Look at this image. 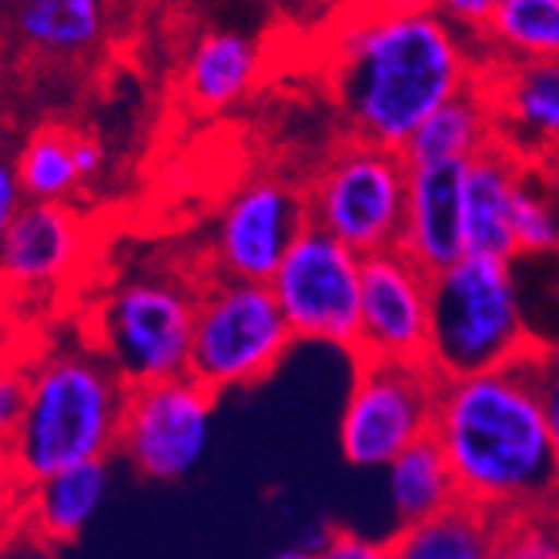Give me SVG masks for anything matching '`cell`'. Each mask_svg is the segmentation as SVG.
I'll list each match as a JSON object with an SVG mask.
<instances>
[{
    "mask_svg": "<svg viewBox=\"0 0 559 559\" xmlns=\"http://www.w3.org/2000/svg\"><path fill=\"white\" fill-rule=\"evenodd\" d=\"M479 44L442 14L342 11L329 44V84L348 138L402 151L452 97L479 81Z\"/></svg>",
    "mask_w": 559,
    "mask_h": 559,
    "instance_id": "1",
    "label": "cell"
},
{
    "mask_svg": "<svg viewBox=\"0 0 559 559\" xmlns=\"http://www.w3.org/2000/svg\"><path fill=\"white\" fill-rule=\"evenodd\" d=\"M432 436L466 502L496 516L552 513L559 455L546 426L533 355L502 369L442 379Z\"/></svg>",
    "mask_w": 559,
    "mask_h": 559,
    "instance_id": "2",
    "label": "cell"
},
{
    "mask_svg": "<svg viewBox=\"0 0 559 559\" xmlns=\"http://www.w3.org/2000/svg\"><path fill=\"white\" fill-rule=\"evenodd\" d=\"M131 385L91 342L58 345L31 362L27 413L11 439L24 486L71 466L111 460Z\"/></svg>",
    "mask_w": 559,
    "mask_h": 559,
    "instance_id": "3",
    "label": "cell"
},
{
    "mask_svg": "<svg viewBox=\"0 0 559 559\" xmlns=\"http://www.w3.org/2000/svg\"><path fill=\"white\" fill-rule=\"evenodd\" d=\"M536 348L516 262L466 255L432 275L429 366L442 379L513 366Z\"/></svg>",
    "mask_w": 559,
    "mask_h": 559,
    "instance_id": "4",
    "label": "cell"
},
{
    "mask_svg": "<svg viewBox=\"0 0 559 559\" xmlns=\"http://www.w3.org/2000/svg\"><path fill=\"white\" fill-rule=\"evenodd\" d=\"M198 292L175 272L128 275L97 301L91 345L128 385L188 376Z\"/></svg>",
    "mask_w": 559,
    "mask_h": 559,
    "instance_id": "5",
    "label": "cell"
},
{
    "mask_svg": "<svg viewBox=\"0 0 559 559\" xmlns=\"http://www.w3.org/2000/svg\"><path fill=\"white\" fill-rule=\"evenodd\" d=\"M298 338L269 285L209 278L198 292L191 369L215 395L265 382Z\"/></svg>",
    "mask_w": 559,
    "mask_h": 559,
    "instance_id": "6",
    "label": "cell"
},
{
    "mask_svg": "<svg viewBox=\"0 0 559 559\" xmlns=\"http://www.w3.org/2000/svg\"><path fill=\"white\" fill-rule=\"evenodd\" d=\"M409 194L402 151L345 138L305 185L309 222L362 259L399 248Z\"/></svg>",
    "mask_w": 559,
    "mask_h": 559,
    "instance_id": "7",
    "label": "cell"
},
{
    "mask_svg": "<svg viewBox=\"0 0 559 559\" xmlns=\"http://www.w3.org/2000/svg\"><path fill=\"white\" fill-rule=\"evenodd\" d=\"M442 376L429 362L359 359L342 405L338 449L359 469H385L436 429Z\"/></svg>",
    "mask_w": 559,
    "mask_h": 559,
    "instance_id": "8",
    "label": "cell"
},
{
    "mask_svg": "<svg viewBox=\"0 0 559 559\" xmlns=\"http://www.w3.org/2000/svg\"><path fill=\"white\" fill-rule=\"evenodd\" d=\"M362 265L359 251L316 225L298 235L269 282L298 342L355 355L362 329Z\"/></svg>",
    "mask_w": 559,
    "mask_h": 559,
    "instance_id": "9",
    "label": "cell"
},
{
    "mask_svg": "<svg viewBox=\"0 0 559 559\" xmlns=\"http://www.w3.org/2000/svg\"><path fill=\"white\" fill-rule=\"evenodd\" d=\"M218 395L194 376L131 385L118 455L147 483L188 479L215 436Z\"/></svg>",
    "mask_w": 559,
    "mask_h": 559,
    "instance_id": "10",
    "label": "cell"
},
{
    "mask_svg": "<svg viewBox=\"0 0 559 559\" xmlns=\"http://www.w3.org/2000/svg\"><path fill=\"white\" fill-rule=\"evenodd\" d=\"M305 188L278 175H255L231 191L215 225L212 269L218 278L269 285L309 228Z\"/></svg>",
    "mask_w": 559,
    "mask_h": 559,
    "instance_id": "11",
    "label": "cell"
},
{
    "mask_svg": "<svg viewBox=\"0 0 559 559\" xmlns=\"http://www.w3.org/2000/svg\"><path fill=\"white\" fill-rule=\"evenodd\" d=\"M432 275L405 251H379L362 265V329L352 359L429 362Z\"/></svg>",
    "mask_w": 559,
    "mask_h": 559,
    "instance_id": "12",
    "label": "cell"
},
{
    "mask_svg": "<svg viewBox=\"0 0 559 559\" xmlns=\"http://www.w3.org/2000/svg\"><path fill=\"white\" fill-rule=\"evenodd\" d=\"M91 231L71 201H27L0 241V285L11 292H47L78 275Z\"/></svg>",
    "mask_w": 559,
    "mask_h": 559,
    "instance_id": "13",
    "label": "cell"
},
{
    "mask_svg": "<svg viewBox=\"0 0 559 559\" xmlns=\"http://www.w3.org/2000/svg\"><path fill=\"white\" fill-rule=\"evenodd\" d=\"M479 87L492 105L499 144L526 165L559 155V61L483 58Z\"/></svg>",
    "mask_w": 559,
    "mask_h": 559,
    "instance_id": "14",
    "label": "cell"
},
{
    "mask_svg": "<svg viewBox=\"0 0 559 559\" xmlns=\"http://www.w3.org/2000/svg\"><path fill=\"white\" fill-rule=\"evenodd\" d=\"M399 251H405L429 275H439L469 255L466 165L409 168V194H405Z\"/></svg>",
    "mask_w": 559,
    "mask_h": 559,
    "instance_id": "15",
    "label": "cell"
},
{
    "mask_svg": "<svg viewBox=\"0 0 559 559\" xmlns=\"http://www.w3.org/2000/svg\"><path fill=\"white\" fill-rule=\"evenodd\" d=\"M111 483H115L111 460L71 466L47 476L24 489L17 526H24L27 533L58 549L78 543L87 533V526L97 520L100 506L108 502Z\"/></svg>",
    "mask_w": 559,
    "mask_h": 559,
    "instance_id": "16",
    "label": "cell"
},
{
    "mask_svg": "<svg viewBox=\"0 0 559 559\" xmlns=\"http://www.w3.org/2000/svg\"><path fill=\"white\" fill-rule=\"evenodd\" d=\"M526 162L492 144L466 165V245L469 255L520 262L513 238V198Z\"/></svg>",
    "mask_w": 559,
    "mask_h": 559,
    "instance_id": "17",
    "label": "cell"
},
{
    "mask_svg": "<svg viewBox=\"0 0 559 559\" xmlns=\"http://www.w3.org/2000/svg\"><path fill=\"white\" fill-rule=\"evenodd\" d=\"M499 144V128L486 91L479 81L442 105L416 134L402 147V158L409 168H432V165H469L483 151Z\"/></svg>",
    "mask_w": 559,
    "mask_h": 559,
    "instance_id": "18",
    "label": "cell"
},
{
    "mask_svg": "<svg viewBox=\"0 0 559 559\" xmlns=\"http://www.w3.org/2000/svg\"><path fill=\"white\" fill-rule=\"evenodd\" d=\"M262 74V47L235 31H209L185 64V94L205 115L225 111L255 87Z\"/></svg>",
    "mask_w": 559,
    "mask_h": 559,
    "instance_id": "19",
    "label": "cell"
},
{
    "mask_svg": "<svg viewBox=\"0 0 559 559\" xmlns=\"http://www.w3.org/2000/svg\"><path fill=\"white\" fill-rule=\"evenodd\" d=\"M11 31L31 50L74 58L108 31V0H8Z\"/></svg>",
    "mask_w": 559,
    "mask_h": 559,
    "instance_id": "20",
    "label": "cell"
},
{
    "mask_svg": "<svg viewBox=\"0 0 559 559\" xmlns=\"http://www.w3.org/2000/svg\"><path fill=\"white\" fill-rule=\"evenodd\" d=\"M496 513L483 510L476 502H452L449 510L395 530L389 539L392 559H492L496 533H499Z\"/></svg>",
    "mask_w": 559,
    "mask_h": 559,
    "instance_id": "21",
    "label": "cell"
},
{
    "mask_svg": "<svg viewBox=\"0 0 559 559\" xmlns=\"http://www.w3.org/2000/svg\"><path fill=\"white\" fill-rule=\"evenodd\" d=\"M385 492L399 530L423 523L463 499L460 483H455V473L436 436L409 445L399 460L385 466Z\"/></svg>",
    "mask_w": 559,
    "mask_h": 559,
    "instance_id": "22",
    "label": "cell"
},
{
    "mask_svg": "<svg viewBox=\"0 0 559 559\" xmlns=\"http://www.w3.org/2000/svg\"><path fill=\"white\" fill-rule=\"evenodd\" d=\"M476 44L489 61H559V0H502Z\"/></svg>",
    "mask_w": 559,
    "mask_h": 559,
    "instance_id": "23",
    "label": "cell"
},
{
    "mask_svg": "<svg viewBox=\"0 0 559 559\" xmlns=\"http://www.w3.org/2000/svg\"><path fill=\"white\" fill-rule=\"evenodd\" d=\"M74 134L61 124H44L21 144L14 165L27 201H71L84 188L74 162Z\"/></svg>",
    "mask_w": 559,
    "mask_h": 559,
    "instance_id": "24",
    "label": "cell"
},
{
    "mask_svg": "<svg viewBox=\"0 0 559 559\" xmlns=\"http://www.w3.org/2000/svg\"><path fill=\"white\" fill-rule=\"evenodd\" d=\"M513 238L520 259H559V201L533 185L530 165L513 198Z\"/></svg>",
    "mask_w": 559,
    "mask_h": 559,
    "instance_id": "25",
    "label": "cell"
},
{
    "mask_svg": "<svg viewBox=\"0 0 559 559\" xmlns=\"http://www.w3.org/2000/svg\"><path fill=\"white\" fill-rule=\"evenodd\" d=\"M492 559H559V516L556 513L502 516Z\"/></svg>",
    "mask_w": 559,
    "mask_h": 559,
    "instance_id": "26",
    "label": "cell"
},
{
    "mask_svg": "<svg viewBox=\"0 0 559 559\" xmlns=\"http://www.w3.org/2000/svg\"><path fill=\"white\" fill-rule=\"evenodd\" d=\"M31 399V366L0 359V436L14 439Z\"/></svg>",
    "mask_w": 559,
    "mask_h": 559,
    "instance_id": "27",
    "label": "cell"
},
{
    "mask_svg": "<svg viewBox=\"0 0 559 559\" xmlns=\"http://www.w3.org/2000/svg\"><path fill=\"white\" fill-rule=\"evenodd\" d=\"M533 369H536V385L543 399L546 426L559 455V345H539L533 352Z\"/></svg>",
    "mask_w": 559,
    "mask_h": 559,
    "instance_id": "28",
    "label": "cell"
},
{
    "mask_svg": "<svg viewBox=\"0 0 559 559\" xmlns=\"http://www.w3.org/2000/svg\"><path fill=\"white\" fill-rule=\"evenodd\" d=\"M316 559H392L389 539H372L355 530H329L312 549Z\"/></svg>",
    "mask_w": 559,
    "mask_h": 559,
    "instance_id": "29",
    "label": "cell"
},
{
    "mask_svg": "<svg viewBox=\"0 0 559 559\" xmlns=\"http://www.w3.org/2000/svg\"><path fill=\"white\" fill-rule=\"evenodd\" d=\"M24 489L27 486H24V479L17 473L11 439L0 436V533H8L11 526H17V510H21Z\"/></svg>",
    "mask_w": 559,
    "mask_h": 559,
    "instance_id": "30",
    "label": "cell"
},
{
    "mask_svg": "<svg viewBox=\"0 0 559 559\" xmlns=\"http://www.w3.org/2000/svg\"><path fill=\"white\" fill-rule=\"evenodd\" d=\"M499 8H502V0H442L439 14L476 40Z\"/></svg>",
    "mask_w": 559,
    "mask_h": 559,
    "instance_id": "31",
    "label": "cell"
},
{
    "mask_svg": "<svg viewBox=\"0 0 559 559\" xmlns=\"http://www.w3.org/2000/svg\"><path fill=\"white\" fill-rule=\"evenodd\" d=\"M24 205H27V198H24V188L17 178V165L8 151L0 147V241H4L8 228L14 225V218Z\"/></svg>",
    "mask_w": 559,
    "mask_h": 559,
    "instance_id": "32",
    "label": "cell"
},
{
    "mask_svg": "<svg viewBox=\"0 0 559 559\" xmlns=\"http://www.w3.org/2000/svg\"><path fill=\"white\" fill-rule=\"evenodd\" d=\"M0 559H61V552L24 526H11L8 533H0Z\"/></svg>",
    "mask_w": 559,
    "mask_h": 559,
    "instance_id": "33",
    "label": "cell"
},
{
    "mask_svg": "<svg viewBox=\"0 0 559 559\" xmlns=\"http://www.w3.org/2000/svg\"><path fill=\"white\" fill-rule=\"evenodd\" d=\"M442 0H355L348 11L359 14H385V17H419V14H439Z\"/></svg>",
    "mask_w": 559,
    "mask_h": 559,
    "instance_id": "34",
    "label": "cell"
},
{
    "mask_svg": "<svg viewBox=\"0 0 559 559\" xmlns=\"http://www.w3.org/2000/svg\"><path fill=\"white\" fill-rule=\"evenodd\" d=\"M74 162H78V171L84 178V185H91L100 171H105V147L97 144V138L91 134H74Z\"/></svg>",
    "mask_w": 559,
    "mask_h": 559,
    "instance_id": "35",
    "label": "cell"
},
{
    "mask_svg": "<svg viewBox=\"0 0 559 559\" xmlns=\"http://www.w3.org/2000/svg\"><path fill=\"white\" fill-rule=\"evenodd\" d=\"M269 559H316V556H312V549H301V546H288V549H278V552H272Z\"/></svg>",
    "mask_w": 559,
    "mask_h": 559,
    "instance_id": "36",
    "label": "cell"
},
{
    "mask_svg": "<svg viewBox=\"0 0 559 559\" xmlns=\"http://www.w3.org/2000/svg\"><path fill=\"white\" fill-rule=\"evenodd\" d=\"M549 298L556 305V312H559V259H552V278H549Z\"/></svg>",
    "mask_w": 559,
    "mask_h": 559,
    "instance_id": "37",
    "label": "cell"
},
{
    "mask_svg": "<svg viewBox=\"0 0 559 559\" xmlns=\"http://www.w3.org/2000/svg\"><path fill=\"white\" fill-rule=\"evenodd\" d=\"M325 4H329V8H335V11L342 14V11H348V8L355 4V0H325Z\"/></svg>",
    "mask_w": 559,
    "mask_h": 559,
    "instance_id": "38",
    "label": "cell"
},
{
    "mask_svg": "<svg viewBox=\"0 0 559 559\" xmlns=\"http://www.w3.org/2000/svg\"><path fill=\"white\" fill-rule=\"evenodd\" d=\"M552 513L559 516V496H556V506H552Z\"/></svg>",
    "mask_w": 559,
    "mask_h": 559,
    "instance_id": "39",
    "label": "cell"
}]
</instances>
